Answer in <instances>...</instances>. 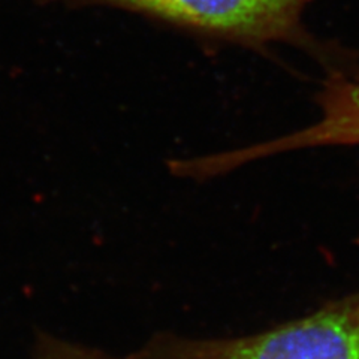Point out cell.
Returning <instances> with one entry per match:
<instances>
[{"mask_svg":"<svg viewBox=\"0 0 359 359\" xmlns=\"http://www.w3.org/2000/svg\"><path fill=\"white\" fill-rule=\"evenodd\" d=\"M358 244H359V238H358ZM358 297H359V294H358Z\"/></svg>","mask_w":359,"mask_h":359,"instance_id":"cell-5","label":"cell"},{"mask_svg":"<svg viewBox=\"0 0 359 359\" xmlns=\"http://www.w3.org/2000/svg\"><path fill=\"white\" fill-rule=\"evenodd\" d=\"M144 349L153 359H359V297L259 334L216 340L161 337Z\"/></svg>","mask_w":359,"mask_h":359,"instance_id":"cell-2","label":"cell"},{"mask_svg":"<svg viewBox=\"0 0 359 359\" xmlns=\"http://www.w3.org/2000/svg\"><path fill=\"white\" fill-rule=\"evenodd\" d=\"M35 359H151L144 349L126 358H116L90 347L78 346L50 335H41L35 349Z\"/></svg>","mask_w":359,"mask_h":359,"instance_id":"cell-4","label":"cell"},{"mask_svg":"<svg viewBox=\"0 0 359 359\" xmlns=\"http://www.w3.org/2000/svg\"><path fill=\"white\" fill-rule=\"evenodd\" d=\"M140 13L204 35L252 47L287 42L309 50L334 65L337 72L352 75L339 53L325 48L306 30L302 15L314 0H74ZM353 69V67H352ZM355 71V69H353ZM356 72V71H355Z\"/></svg>","mask_w":359,"mask_h":359,"instance_id":"cell-1","label":"cell"},{"mask_svg":"<svg viewBox=\"0 0 359 359\" xmlns=\"http://www.w3.org/2000/svg\"><path fill=\"white\" fill-rule=\"evenodd\" d=\"M318 104L320 117L309 128L253 147L195 157L190 161V171L196 178H207L280 151L359 145V78L330 74L318 95Z\"/></svg>","mask_w":359,"mask_h":359,"instance_id":"cell-3","label":"cell"}]
</instances>
